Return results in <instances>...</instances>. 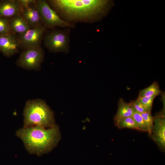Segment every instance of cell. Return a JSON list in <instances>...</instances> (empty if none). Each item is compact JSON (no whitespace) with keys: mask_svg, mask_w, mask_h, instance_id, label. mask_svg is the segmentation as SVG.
I'll list each match as a JSON object with an SVG mask.
<instances>
[{"mask_svg":"<svg viewBox=\"0 0 165 165\" xmlns=\"http://www.w3.org/2000/svg\"><path fill=\"white\" fill-rule=\"evenodd\" d=\"M44 58V51L41 47L27 48L20 53L16 64L27 70H38Z\"/></svg>","mask_w":165,"mask_h":165,"instance_id":"obj_5","label":"cell"},{"mask_svg":"<svg viewBox=\"0 0 165 165\" xmlns=\"http://www.w3.org/2000/svg\"><path fill=\"white\" fill-rule=\"evenodd\" d=\"M115 123L119 129L127 128L138 130L137 125L132 116L123 118Z\"/></svg>","mask_w":165,"mask_h":165,"instance_id":"obj_15","label":"cell"},{"mask_svg":"<svg viewBox=\"0 0 165 165\" xmlns=\"http://www.w3.org/2000/svg\"><path fill=\"white\" fill-rule=\"evenodd\" d=\"M24 127L39 126L46 128L55 125L53 112L41 99L28 101L23 112Z\"/></svg>","mask_w":165,"mask_h":165,"instance_id":"obj_3","label":"cell"},{"mask_svg":"<svg viewBox=\"0 0 165 165\" xmlns=\"http://www.w3.org/2000/svg\"><path fill=\"white\" fill-rule=\"evenodd\" d=\"M47 2L60 17L70 23L100 20L114 5L113 1L108 0H50Z\"/></svg>","mask_w":165,"mask_h":165,"instance_id":"obj_1","label":"cell"},{"mask_svg":"<svg viewBox=\"0 0 165 165\" xmlns=\"http://www.w3.org/2000/svg\"><path fill=\"white\" fill-rule=\"evenodd\" d=\"M44 44L51 52H68L69 49V36L67 31L55 30L47 34Z\"/></svg>","mask_w":165,"mask_h":165,"instance_id":"obj_6","label":"cell"},{"mask_svg":"<svg viewBox=\"0 0 165 165\" xmlns=\"http://www.w3.org/2000/svg\"><path fill=\"white\" fill-rule=\"evenodd\" d=\"M133 108L138 112L141 113L147 111L144 106L137 99L130 102Z\"/></svg>","mask_w":165,"mask_h":165,"instance_id":"obj_20","label":"cell"},{"mask_svg":"<svg viewBox=\"0 0 165 165\" xmlns=\"http://www.w3.org/2000/svg\"><path fill=\"white\" fill-rule=\"evenodd\" d=\"M16 135L22 141L29 153L38 156L51 151L60 138L59 129L56 125L48 128L39 126L23 127L16 131Z\"/></svg>","mask_w":165,"mask_h":165,"instance_id":"obj_2","label":"cell"},{"mask_svg":"<svg viewBox=\"0 0 165 165\" xmlns=\"http://www.w3.org/2000/svg\"><path fill=\"white\" fill-rule=\"evenodd\" d=\"M22 10L18 0L0 1V16L12 18L20 14Z\"/></svg>","mask_w":165,"mask_h":165,"instance_id":"obj_10","label":"cell"},{"mask_svg":"<svg viewBox=\"0 0 165 165\" xmlns=\"http://www.w3.org/2000/svg\"><path fill=\"white\" fill-rule=\"evenodd\" d=\"M35 5L42 24L46 28H52L56 27L73 28L75 27L72 23L61 19L46 1L36 0Z\"/></svg>","mask_w":165,"mask_h":165,"instance_id":"obj_4","label":"cell"},{"mask_svg":"<svg viewBox=\"0 0 165 165\" xmlns=\"http://www.w3.org/2000/svg\"><path fill=\"white\" fill-rule=\"evenodd\" d=\"M21 14L31 28L42 24L35 4L23 9Z\"/></svg>","mask_w":165,"mask_h":165,"instance_id":"obj_11","label":"cell"},{"mask_svg":"<svg viewBox=\"0 0 165 165\" xmlns=\"http://www.w3.org/2000/svg\"><path fill=\"white\" fill-rule=\"evenodd\" d=\"M133 112L132 117L135 121L138 130L149 133V129L145 123L141 114L136 111L133 108Z\"/></svg>","mask_w":165,"mask_h":165,"instance_id":"obj_16","label":"cell"},{"mask_svg":"<svg viewBox=\"0 0 165 165\" xmlns=\"http://www.w3.org/2000/svg\"><path fill=\"white\" fill-rule=\"evenodd\" d=\"M133 112V109L130 102H126L120 98L118 102L117 111L114 117L115 123L123 118L132 116Z\"/></svg>","mask_w":165,"mask_h":165,"instance_id":"obj_13","label":"cell"},{"mask_svg":"<svg viewBox=\"0 0 165 165\" xmlns=\"http://www.w3.org/2000/svg\"><path fill=\"white\" fill-rule=\"evenodd\" d=\"M141 114L145 123L149 129V134L150 135L153 126L154 117L152 115L151 112L147 111Z\"/></svg>","mask_w":165,"mask_h":165,"instance_id":"obj_19","label":"cell"},{"mask_svg":"<svg viewBox=\"0 0 165 165\" xmlns=\"http://www.w3.org/2000/svg\"><path fill=\"white\" fill-rule=\"evenodd\" d=\"M9 24L14 34H22L31 28L21 14L12 18L9 20Z\"/></svg>","mask_w":165,"mask_h":165,"instance_id":"obj_12","label":"cell"},{"mask_svg":"<svg viewBox=\"0 0 165 165\" xmlns=\"http://www.w3.org/2000/svg\"><path fill=\"white\" fill-rule=\"evenodd\" d=\"M161 91L158 83L156 82H153L149 86L140 90L138 97H148L159 95Z\"/></svg>","mask_w":165,"mask_h":165,"instance_id":"obj_14","label":"cell"},{"mask_svg":"<svg viewBox=\"0 0 165 165\" xmlns=\"http://www.w3.org/2000/svg\"><path fill=\"white\" fill-rule=\"evenodd\" d=\"M164 110L154 117L153 126L150 135L152 139L163 151L165 149Z\"/></svg>","mask_w":165,"mask_h":165,"instance_id":"obj_8","label":"cell"},{"mask_svg":"<svg viewBox=\"0 0 165 165\" xmlns=\"http://www.w3.org/2000/svg\"><path fill=\"white\" fill-rule=\"evenodd\" d=\"M8 18L0 16V35L14 34L12 31Z\"/></svg>","mask_w":165,"mask_h":165,"instance_id":"obj_17","label":"cell"},{"mask_svg":"<svg viewBox=\"0 0 165 165\" xmlns=\"http://www.w3.org/2000/svg\"><path fill=\"white\" fill-rule=\"evenodd\" d=\"M156 96L148 97H138L137 99L146 108L147 111L151 112L153 102Z\"/></svg>","mask_w":165,"mask_h":165,"instance_id":"obj_18","label":"cell"},{"mask_svg":"<svg viewBox=\"0 0 165 165\" xmlns=\"http://www.w3.org/2000/svg\"><path fill=\"white\" fill-rule=\"evenodd\" d=\"M18 1L22 9L35 4L36 2L35 0H18Z\"/></svg>","mask_w":165,"mask_h":165,"instance_id":"obj_21","label":"cell"},{"mask_svg":"<svg viewBox=\"0 0 165 165\" xmlns=\"http://www.w3.org/2000/svg\"><path fill=\"white\" fill-rule=\"evenodd\" d=\"M46 28L43 24L31 28L25 32L19 34L18 38L24 49L41 47V43Z\"/></svg>","mask_w":165,"mask_h":165,"instance_id":"obj_7","label":"cell"},{"mask_svg":"<svg viewBox=\"0 0 165 165\" xmlns=\"http://www.w3.org/2000/svg\"><path fill=\"white\" fill-rule=\"evenodd\" d=\"M20 42L14 34L0 35V51L7 57L13 56L19 52Z\"/></svg>","mask_w":165,"mask_h":165,"instance_id":"obj_9","label":"cell"}]
</instances>
